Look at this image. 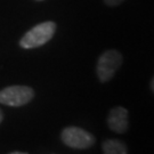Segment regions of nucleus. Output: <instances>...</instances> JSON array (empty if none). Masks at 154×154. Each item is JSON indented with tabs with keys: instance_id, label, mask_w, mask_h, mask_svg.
Segmentation results:
<instances>
[{
	"instance_id": "obj_8",
	"label": "nucleus",
	"mask_w": 154,
	"mask_h": 154,
	"mask_svg": "<svg viewBox=\"0 0 154 154\" xmlns=\"http://www.w3.org/2000/svg\"><path fill=\"white\" fill-rule=\"evenodd\" d=\"M149 87H151V90H152V93L154 94V77L152 78V80H151V85H149Z\"/></svg>"
},
{
	"instance_id": "obj_11",
	"label": "nucleus",
	"mask_w": 154,
	"mask_h": 154,
	"mask_svg": "<svg viewBox=\"0 0 154 154\" xmlns=\"http://www.w3.org/2000/svg\"><path fill=\"white\" fill-rule=\"evenodd\" d=\"M37 1H42V0H37Z\"/></svg>"
},
{
	"instance_id": "obj_10",
	"label": "nucleus",
	"mask_w": 154,
	"mask_h": 154,
	"mask_svg": "<svg viewBox=\"0 0 154 154\" xmlns=\"http://www.w3.org/2000/svg\"><path fill=\"white\" fill-rule=\"evenodd\" d=\"M9 154H28V153H25V152H18V151H16V152H11V153Z\"/></svg>"
},
{
	"instance_id": "obj_5",
	"label": "nucleus",
	"mask_w": 154,
	"mask_h": 154,
	"mask_svg": "<svg viewBox=\"0 0 154 154\" xmlns=\"http://www.w3.org/2000/svg\"><path fill=\"white\" fill-rule=\"evenodd\" d=\"M107 126L110 130L116 134H125L129 128V113L122 106L111 109L107 116Z\"/></svg>"
},
{
	"instance_id": "obj_3",
	"label": "nucleus",
	"mask_w": 154,
	"mask_h": 154,
	"mask_svg": "<svg viewBox=\"0 0 154 154\" xmlns=\"http://www.w3.org/2000/svg\"><path fill=\"white\" fill-rule=\"evenodd\" d=\"M34 89L29 86H8L0 90V104L11 107H21L29 104L34 98Z\"/></svg>"
},
{
	"instance_id": "obj_6",
	"label": "nucleus",
	"mask_w": 154,
	"mask_h": 154,
	"mask_svg": "<svg viewBox=\"0 0 154 154\" xmlns=\"http://www.w3.org/2000/svg\"><path fill=\"white\" fill-rule=\"evenodd\" d=\"M103 154H128V147L122 140L109 138L102 143Z\"/></svg>"
},
{
	"instance_id": "obj_4",
	"label": "nucleus",
	"mask_w": 154,
	"mask_h": 154,
	"mask_svg": "<svg viewBox=\"0 0 154 154\" xmlns=\"http://www.w3.org/2000/svg\"><path fill=\"white\" fill-rule=\"evenodd\" d=\"M61 140L67 147L75 149H87L96 143L93 134L79 127H66L61 132Z\"/></svg>"
},
{
	"instance_id": "obj_7",
	"label": "nucleus",
	"mask_w": 154,
	"mask_h": 154,
	"mask_svg": "<svg viewBox=\"0 0 154 154\" xmlns=\"http://www.w3.org/2000/svg\"><path fill=\"white\" fill-rule=\"evenodd\" d=\"M125 0H104L105 5L110 6V7H114V6H118L122 4Z\"/></svg>"
},
{
	"instance_id": "obj_2",
	"label": "nucleus",
	"mask_w": 154,
	"mask_h": 154,
	"mask_svg": "<svg viewBox=\"0 0 154 154\" xmlns=\"http://www.w3.org/2000/svg\"><path fill=\"white\" fill-rule=\"evenodd\" d=\"M123 57L120 51L116 49H107L98 57L96 65V74L102 83L109 82L121 67Z\"/></svg>"
},
{
	"instance_id": "obj_9",
	"label": "nucleus",
	"mask_w": 154,
	"mask_h": 154,
	"mask_svg": "<svg viewBox=\"0 0 154 154\" xmlns=\"http://www.w3.org/2000/svg\"><path fill=\"white\" fill-rule=\"evenodd\" d=\"M2 120H4V112H2V110L0 109V123L2 122Z\"/></svg>"
},
{
	"instance_id": "obj_1",
	"label": "nucleus",
	"mask_w": 154,
	"mask_h": 154,
	"mask_svg": "<svg viewBox=\"0 0 154 154\" xmlns=\"http://www.w3.org/2000/svg\"><path fill=\"white\" fill-rule=\"evenodd\" d=\"M56 29H57V25L53 21L39 23L30 29L26 33H24L18 45L23 49L39 48L53 39L56 33Z\"/></svg>"
}]
</instances>
